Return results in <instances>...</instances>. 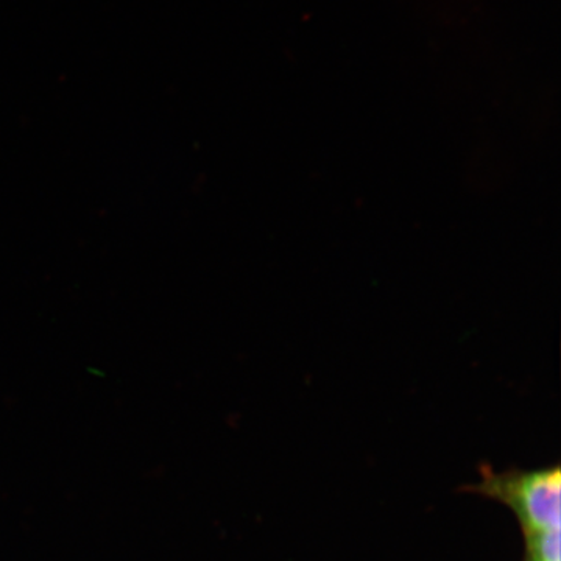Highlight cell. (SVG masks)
<instances>
[{
	"instance_id": "6da1fadb",
	"label": "cell",
	"mask_w": 561,
	"mask_h": 561,
	"mask_svg": "<svg viewBox=\"0 0 561 561\" xmlns=\"http://www.w3.org/2000/svg\"><path fill=\"white\" fill-rule=\"evenodd\" d=\"M481 481L463 486L468 493L481 494L507 505L523 534L540 530H560L561 470L559 465L540 470L494 471L489 463L481 465Z\"/></svg>"
},
{
	"instance_id": "7a4b0ae2",
	"label": "cell",
	"mask_w": 561,
	"mask_h": 561,
	"mask_svg": "<svg viewBox=\"0 0 561 561\" xmlns=\"http://www.w3.org/2000/svg\"><path fill=\"white\" fill-rule=\"evenodd\" d=\"M522 561H561L560 530H540L523 534Z\"/></svg>"
}]
</instances>
